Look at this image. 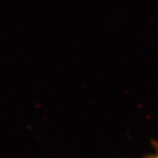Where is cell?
<instances>
[{"label":"cell","mask_w":158,"mask_h":158,"mask_svg":"<svg viewBox=\"0 0 158 158\" xmlns=\"http://www.w3.org/2000/svg\"><path fill=\"white\" fill-rule=\"evenodd\" d=\"M153 151L150 154L143 156L142 158H158V142L157 141H153Z\"/></svg>","instance_id":"1"}]
</instances>
